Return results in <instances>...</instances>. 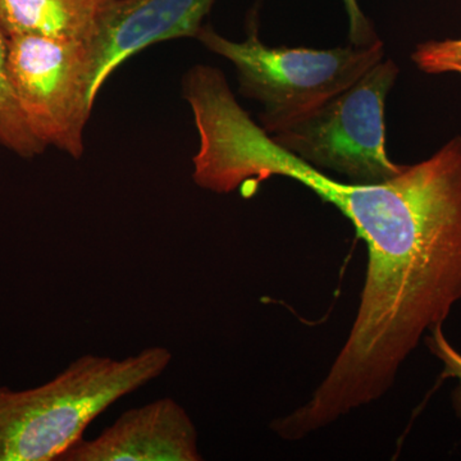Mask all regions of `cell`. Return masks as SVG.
Instances as JSON below:
<instances>
[{
  "label": "cell",
  "mask_w": 461,
  "mask_h": 461,
  "mask_svg": "<svg viewBox=\"0 0 461 461\" xmlns=\"http://www.w3.org/2000/svg\"><path fill=\"white\" fill-rule=\"evenodd\" d=\"M193 113L199 187L241 189L249 198L275 176L291 178L335 205L366 245L353 326L313 395L293 411L297 429L314 433L378 402L420 339L461 302V136L390 180L350 184L276 144L227 84L205 90Z\"/></svg>",
  "instance_id": "6da1fadb"
},
{
  "label": "cell",
  "mask_w": 461,
  "mask_h": 461,
  "mask_svg": "<svg viewBox=\"0 0 461 461\" xmlns=\"http://www.w3.org/2000/svg\"><path fill=\"white\" fill-rule=\"evenodd\" d=\"M172 357L163 346L123 359L85 354L41 386H0V461L59 460L91 421L160 377Z\"/></svg>",
  "instance_id": "7a4b0ae2"
},
{
  "label": "cell",
  "mask_w": 461,
  "mask_h": 461,
  "mask_svg": "<svg viewBox=\"0 0 461 461\" xmlns=\"http://www.w3.org/2000/svg\"><path fill=\"white\" fill-rule=\"evenodd\" d=\"M196 39L235 67L240 93L263 105L260 127L268 135L350 87L384 56L381 41L366 47L350 44L323 50L271 48L260 41L256 30L238 42L211 26H203Z\"/></svg>",
  "instance_id": "3957f363"
},
{
  "label": "cell",
  "mask_w": 461,
  "mask_h": 461,
  "mask_svg": "<svg viewBox=\"0 0 461 461\" xmlns=\"http://www.w3.org/2000/svg\"><path fill=\"white\" fill-rule=\"evenodd\" d=\"M399 76L393 59L381 60L357 83L295 122L272 140L321 172L350 184H379L402 171L386 151L384 104Z\"/></svg>",
  "instance_id": "277c9868"
},
{
  "label": "cell",
  "mask_w": 461,
  "mask_h": 461,
  "mask_svg": "<svg viewBox=\"0 0 461 461\" xmlns=\"http://www.w3.org/2000/svg\"><path fill=\"white\" fill-rule=\"evenodd\" d=\"M8 75L21 112L36 139L75 159L94 102L93 53L81 41L41 36L8 39Z\"/></svg>",
  "instance_id": "5b68a950"
},
{
  "label": "cell",
  "mask_w": 461,
  "mask_h": 461,
  "mask_svg": "<svg viewBox=\"0 0 461 461\" xmlns=\"http://www.w3.org/2000/svg\"><path fill=\"white\" fill-rule=\"evenodd\" d=\"M215 0H108L93 53L95 100L103 85L129 58L150 45L196 38Z\"/></svg>",
  "instance_id": "8992f818"
},
{
  "label": "cell",
  "mask_w": 461,
  "mask_h": 461,
  "mask_svg": "<svg viewBox=\"0 0 461 461\" xmlns=\"http://www.w3.org/2000/svg\"><path fill=\"white\" fill-rule=\"evenodd\" d=\"M198 430L184 406L162 397L124 411L93 439H78L58 461H202Z\"/></svg>",
  "instance_id": "52a82bcc"
},
{
  "label": "cell",
  "mask_w": 461,
  "mask_h": 461,
  "mask_svg": "<svg viewBox=\"0 0 461 461\" xmlns=\"http://www.w3.org/2000/svg\"><path fill=\"white\" fill-rule=\"evenodd\" d=\"M108 0H0V30L7 38L41 36L91 45Z\"/></svg>",
  "instance_id": "ba28073f"
},
{
  "label": "cell",
  "mask_w": 461,
  "mask_h": 461,
  "mask_svg": "<svg viewBox=\"0 0 461 461\" xmlns=\"http://www.w3.org/2000/svg\"><path fill=\"white\" fill-rule=\"evenodd\" d=\"M8 38L0 30V145L17 156L32 159L45 147L33 136L18 105L8 75Z\"/></svg>",
  "instance_id": "9c48e42d"
},
{
  "label": "cell",
  "mask_w": 461,
  "mask_h": 461,
  "mask_svg": "<svg viewBox=\"0 0 461 461\" xmlns=\"http://www.w3.org/2000/svg\"><path fill=\"white\" fill-rule=\"evenodd\" d=\"M411 60L427 75H461V39L421 42L412 51Z\"/></svg>",
  "instance_id": "30bf717a"
},
{
  "label": "cell",
  "mask_w": 461,
  "mask_h": 461,
  "mask_svg": "<svg viewBox=\"0 0 461 461\" xmlns=\"http://www.w3.org/2000/svg\"><path fill=\"white\" fill-rule=\"evenodd\" d=\"M427 348L437 359L444 364L442 378H454L457 386L453 393V406L461 423V354L448 342L444 333V326H437L424 338Z\"/></svg>",
  "instance_id": "8fae6325"
},
{
  "label": "cell",
  "mask_w": 461,
  "mask_h": 461,
  "mask_svg": "<svg viewBox=\"0 0 461 461\" xmlns=\"http://www.w3.org/2000/svg\"><path fill=\"white\" fill-rule=\"evenodd\" d=\"M346 14L348 17V41L357 47H366L379 41L371 21L364 16L357 0H344Z\"/></svg>",
  "instance_id": "7c38bea8"
}]
</instances>
